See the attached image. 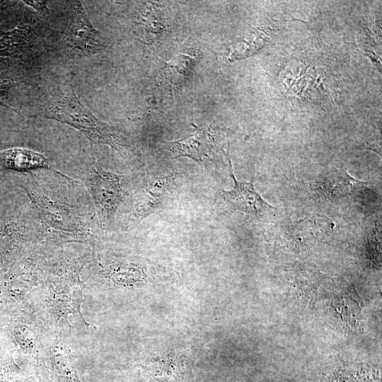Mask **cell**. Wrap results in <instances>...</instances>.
<instances>
[{
  "mask_svg": "<svg viewBox=\"0 0 382 382\" xmlns=\"http://www.w3.org/2000/svg\"><path fill=\"white\" fill-rule=\"evenodd\" d=\"M31 117L58 121L75 128L95 144H106L117 151L127 146L125 138L109 124L97 118L80 101L71 83L58 86Z\"/></svg>",
  "mask_w": 382,
  "mask_h": 382,
  "instance_id": "obj_1",
  "label": "cell"
},
{
  "mask_svg": "<svg viewBox=\"0 0 382 382\" xmlns=\"http://www.w3.org/2000/svg\"><path fill=\"white\" fill-rule=\"evenodd\" d=\"M21 187L30 199L45 231L66 241L89 239L88 224L76 206L63 193L33 175Z\"/></svg>",
  "mask_w": 382,
  "mask_h": 382,
  "instance_id": "obj_2",
  "label": "cell"
},
{
  "mask_svg": "<svg viewBox=\"0 0 382 382\" xmlns=\"http://www.w3.org/2000/svg\"><path fill=\"white\" fill-rule=\"evenodd\" d=\"M126 181L125 175L105 170L93 157L86 183L102 226L113 219L116 209L127 192Z\"/></svg>",
  "mask_w": 382,
  "mask_h": 382,
  "instance_id": "obj_3",
  "label": "cell"
},
{
  "mask_svg": "<svg viewBox=\"0 0 382 382\" xmlns=\"http://www.w3.org/2000/svg\"><path fill=\"white\" fill-rule=\"evenodd\" d=\"M64 42L71 53L79 56L96 54L105 47L102 34L92 25L80 1L73 4Z\"/></svg>",
  "mask_w": 382,
  "mask_h": 382,
  "instance_id": "obj_4",
  "label": "cell"
},
{
  "mask_svg": "<svg viewBox=\"0 0 382 382\" xmlns=\"http://www.w3.org/2000/svg\"><path fill=\"white\" fill-rule=\"evenodd\" d=\"M81 269L71 273L64 274L57 278L50 284L47 301L57 321L60 318H66L70 314H78L86 326L89 324L83 318L81 313V304L83 301V290L85 285L81 281Z\"/></svg>",
  "mask_w": 382,
  "mask_h": 382,
  "instance_id": "obj_5",
  "label": "cell"
},
{
  "mask_svg": "<svg viewBox=\"0 0 382 382\" xmlns=\"http://www.w3.org/2000/svg\"><path fill=\"white\" fill-rule=\"evenodd\" d=\"M217 130L209 126L202 127L190 136L166 144L174 158L189 157L202 164H208L223 151Z\"/></svg>",
  "mask_w": 382,
  "mask_h": 382,
  "instance_id": "obj_6",
  "label": "cell"
},
{
  "mask_svg": "<svg viewBox=\"0 0 382 382\" xmlns=\"http://www.w3.org/2000/svg\"><path fill=\"white\" fill-rule=\"evenodd\" d=\"M230 175L234 181V187L230 191L221 192V197L237 211L261 216L264 212L272 207L262 199L254 188L253 180L250 182L238 181L236 179L231 163Z\"/></svg>",
  "mask_w": 382,
  "mask_h": 382,
  "instance_id": "obj_7",
  "label": "cell"
},
{
  "mask_svg": "<svg viewBox=\"0 0 382 382\" xmlns=\"http://www.w3.org/2000/svg\"><path fill=\"white\" fill-rule=\"evenodd\" d=\"M0 160L6 168L21 173L52 169L43 154L26 148L14 147L0 151Z\"/></svg>",
  "mask_w": 382,
  "mask_h": 382,
  "instance_id": "obj_8",
  "label": "cell"
},
{
  "mask_svg": "<svg viewBox=\"0 0 382 382\" xmlns=\"http://www.w3.org/2000/svg\"><path fill=\"white\" fill-rule=\"evenodd\" d=\"M33 45V30L31 25L22 21L16 28L0 37V57L21 58Z\"/></svg>",
  "mask_w": 382,
  "mask_h": 382,
  "instance_id": "obj_9",
  "label": "cell"
},
{
  "mask_svg": "<svg viewBox=\"0 0 382 382\" xmlns=\"http://www.w3.org/2000/svg\"><path fill=\"white\" fill-rule=\"evenodd\" d=\"M52 375L54 382H81L69 347L56 340L50 357Z\"/></svg>",
  "mask_w": 382,
  "mask_h": 382,
  "instance_id": "obj_10",
  "label": "cell"
},
{
  "mask_svg": "<svg viewBox=\"0 0 382 382\" xmlns=\"http://www.w3.org/2000/svg\"><path fill=\"white\" fill-rule=\"evenodd\" d=\"M363 184L346 171L334 169L321 181L320 187L326 197L335 200L354 195L364 187Z\"/></svg>",
  "mask_w": 382,
  "mask_h": 382,
  "instance_id": "obj_11",
  "label": "cell"
},
{
  "mask_svg": "<svg viewBox=\"0 0 382 382\" xmlns=\"http://www.w3.org/2000/svg\"><path fill=\"white\" fill-rule=\"evenodd\" d=\"M325 382H381V371L368 364H345L328 375Z\"/></svg>",
  "mask_w": 382,
  "mask_h": 382,
  "instance_id": "obj_12",
  "label": "cell"
},
{
  "mask_svg": "<svg viewBox=\"0 0 382 382\" xmlns=\"http://www.w3.org/2000/svg\"><path fill=\"white\" fill-rule=\"evenodd\" d=\"M0 382H23L11 359L0 357Z\"/></svg>",
  "mask_w": 382,
  "mask_h": 382,
  "instance_id": "obj_13",
  "label": "cell"
},
{
  "mask_svg": "<svg viewBox=\"0 0 382 382\" xmlns=\"http://www.w3.org/2000/svg\"><path fill=\"white\" fill-rule=\"evenodd\" d=\"M21 82H22V81H19V80H17L15 78L8 77V78L0 79V99H1L5 96H6L8 93L9 91L13 87L17 86L18 85H19V83ZM0 105L4 106V107L6 108L7 109L13 110L16 113L18 114V112L16 110H14V109L10 108L9 106L5 105L1 100H0Z\"/></svg>",
  "mask_w": 382,
  "mask_h": 382,
  "instance_id": "obj_14",
  "label": "cell"
},
{
  "mask_svg": "<svg viewBox=\"0 0 382 382\" xmlns=\"http://www.w3.org/2000/svg\"><path fill=\"white\" fill-rule=\"evenodd\" d=\"M24 3L42 13L48 12L47 2L45 1H23Z\"/></svg>",
  "mask_w": 382,
  "mask_h": 382,
  "instance_id": "obj_15",
  "label": "cell"
},
{
  "mask_svg": "<svg viewBox=\"0 0 382 382\" xmlns=\"http://www.w3.org/2000/svg\"><path fill=\"white\" fill-rule=\"evenodd\" d=\"M4 33V32H3L2 29L0 27V37H1Z\"/></svg>",
  "mask_w": 382,
  "mask_h": 382,
  "instance_id": "obj_16",
  "label": "cell"
}]
</instances>
